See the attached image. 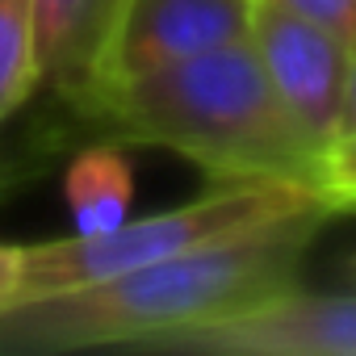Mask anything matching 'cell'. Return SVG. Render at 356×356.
<instances>
[{"label":"cell","mask_w":356,"mask_h":356,"mask_svg":"<svg viewBox=\"0 0 356 356\" xmlns=\"http://www.w3.org/2000/svg\"><path fill=\"white\" fill-rule=\"evenodd\" d=\"M335 214L339 210L323 202L84 289L13 302L0 310V356H55L84 348L147 352L168 335L218 323L293 289L310 243Z\"/></svg>","instance_id":"cell-1"},{"label":"cell","mask_w":356,"mask_h":356,"mask_svg":"<svg viewBox=\"0 0 356 356\" xmlns=\"http://www.w3.org/2000/svg\"><path fill=\"white\" fill-rule=\"evenodd\" d=\"M67 109L109 143L168 147L214 181H298L318 189L323 147L277 97L252 42L84 88Z\"/></svg>","instance_id":"cell-2"},{"label":"cell","mask_w":356,"mask_h":356,"mask_svg":"<svg viewBox=\"0 0 356 356\" xmlns=\"http://www.w3.org/2000/svg\"><path fill=\"white\" fill-rule=\"evenodd\" d=\"M323 202L331 197L298 181H214L210 193L176 206V210H163L138 222L126 218L101 235H63V239L22 248L17 302L84 289L97 281L122 277L130 268H143L151 260L181 256L189 248L252 231L260 222H273V218H285V214H298Z\"/></svg>","instance_id":"cell-3"},{"label":"cell","mask_w":356,"mask_h":356,"mask_svg":"<svg viewBox=\"0 0 356 356\" xmlns=\"http://www.w3.org/2000/svg\"><path fill=\"white\" fill-rule=\"evenodd\" d=\"M256 5L260 0H113L92 76L76 92L130 80L202 51L248 42Z\"/></svg>","instance_id":"cell-4"},{"label":"cell","mask_w":356,"mask_h":356,"mask_svg":"<svg viewBox=\"0 0 356 356\" xmlns=\"http://www.w3.org/2000/svg\"><path fill=\"white\" fill-rule=\"evenodd\" d=\"M147 352L193 356H356V293L285 289L218 323L168 335Z\"/></svg>","instance_id":"cell-5"},{"label":"cell","mask_w":356,"mask_h":356,"mask_svg":"<svg viewBox=\"0 0 356 356\" xmlns=\"http://www.w3.org/2000/svg\"><path fill=\"white\" fill-rule=\"evenodd\" d=\"M248 42L256 51L268 84L277 88V97L289 105L298 126L327 155L335 143V130H339V105H343L352 47L343 38H335L331 30L273 5V0L256 5Z\"/></svg>","instance_id":"cell-6"},{"label":"cell","mask_w":356,"mask_h":356,"mask_svg":"<svg viewBox=\"0 0 356 356\" xmlns=\"http://www.w3.org/2000/svg\"><path fill=\"white\" fill-rule=\"evenodd\" d=\"M113 0H34V42L42 88L63 101L92 76Z\"/></svg>","instance_id":"cell-7"},{"label":"cell","mask_w":356,"mask_h":356,"mask_svg":"<svg viewBox=\"0 0 356 356\" xmlns=\"http://www.w3.org/2000/svg\"><path fill=\"white\" fill-rule=\"evenodd\" d=\"M134 168L122 155V143H97L80 151L63 176V202L72 214V235H101L130 218Z\"/></svg>","instance_id":"cell-8"},{"label":"cell","mask_w":356,"mask_h":356,"mask_svg":"<svg viewBox=\"0 0 356 356\" xmlns=\"http://www.w3.org/2000/svg\"><path fill=\"white\" fill-rule=\"evenodd\" d=\"M42 88L34 0H0V122H9Z\"/></svg>","instance_id":"cell-9"},{"label":"cell","mask_w":356,"mask_h":356,"mask_svg":"<svg viewBox=\"0 0 356 356\" xmlns=\"http://www.w3.org/2000/svg\"><path fill=\"white\" fill-rule=\"evenodd\" d=\"M318 189H323L339 210H352V206H356V134H352V138H339V143L323 155Z\"/></svg>","instance_id":"cell-10"},{"label":"cell","mask_w":356,"mask_h":356,"mask_svg":"<svg viewBox=\"0 0 356 356\" xmlns=\"http://www.w3.org/2000/svg\"><path fill=\"white\" fill-rule=\"evenodd\" d=\"M273 5H281V9L331 30L335 38L356 47V0H273Z\"/></svg>","instance_id":"cell-11"},{"label":"cell","mask_w":356,"mask_h":356,"mask_svg":"<svg viewBox=\"0 0 356 356\" xmlns=\"http://www.w3.org/2000/svg\"><path fill=\"white\" fill-rule=\"evenodd\" d=\"M30 172H34V155H22V151H5V147H0V202H9Z\"/></svg>","instance_id":"cell-12"},{"label":"cell","mask_w":356,"mask_h":356,"mask_svg":"<svg viewBox=\"0 0 356 356\" xmlns=\"http://www.w3.org/2000/svg\"><path fill=\"white\" fill-rule=\"evenodd\" d=\"M17 277H22V243H0V310L17 302Z\"/></svg>","instance_id":"cell-13"},{"label":"cell","mask_w":356,"mask_h":356,"mask_svg":"<svg viewBox=\"0 0 356 356\" xmlns=\"http://www.w3.org/2000/svg\"><path fill=\"white\" fill-rule=\"evenodd\" d=\"M356 134V47H352V59H348V80H343V105H339V130H335V143L339 138H352ZM331 143V147H335Z\"/></svg>","instance_id":"cell-14"},{"label":"cell","mask_w":356,"mask_h":356,"mask_svg":"<svg viewBox=\"0 0 356 356\" xmlns=\"http://www.w3.org/2000/svg\"><path fill=\"white\" fill-rule=\"evenodd\" d=\"M352 277H356V260H352Z\"/></svg>","instance_id":"cell-15"}]
</instances>
